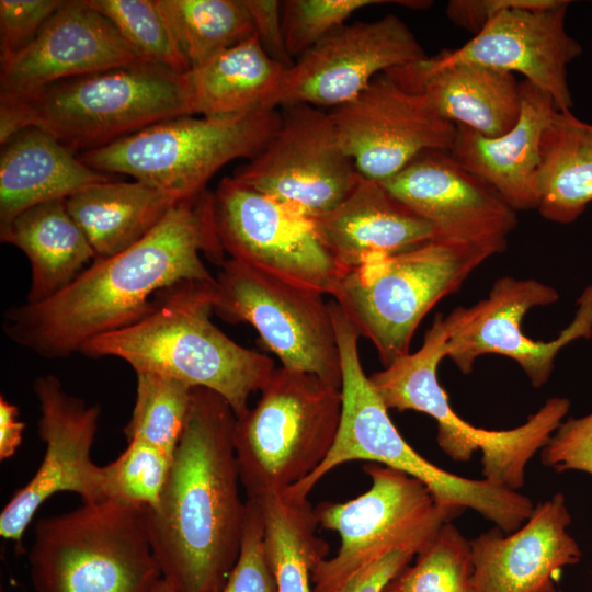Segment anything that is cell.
I'll return each mask as SVG.
<instances>
[{
    "label": "cell",
    "mask_w": 592,
    "mask_h": 592,
    "mask_svg": "<svg viewBox=\"0 0 592 592\" xmlns=\"http://www.w3.org/2000/svg\"><path fill=\"white\" fill-rule=\"evenodd\" d=\"M202 254L219 266L226 260L213 193L206 190L177 202L141 240L92 262L50 298L8 309L3 331L41 357L67 358L88 341L143 319L160 292L186 281H213Z\"/></svg>",
    "instance_id": "obj_1"
},
{
    "label": "cell",
    "mask_w": 592,
    "mask_h": 592,
    "mask_svg": "<svg viewBox=\"0 0 592 592\" xmlns=\"http://www.w3.org/2000/svg\"><path fill=\"white\" fill-rule=\"evenodd\" d=\"M236 415L195 387L187 420L148 530L162 579L174 592H219L239 557L247 504L234 446Z\"/></svg>",
    "instance_id": "obj_2"
},
{
    "label": "cell",
    "mask_w": 592,
    "mask_h": 592,
    "mask_svg": "<svg viewBox=\"0 0 592 592\" xmlns=\"http://www.w3.org/2000/svg\"><path fill=\"white\" fill-rule=\"evenodd\" d=\"M213 281H186L160 292L139 321L99 335L80 350L84 356L116 357L138 373H151L202 387L221 396L236 418L248 410L274 361L225 334L210 316Z\"/></svg>",
    "instance_id": "obj_3"
},
{
    "label": "cell",
    "mask_w": 592,
    "mask_h": 592,
    "mask_svg": "<svg viewBox=\"0 0 592 592\" xmlns=\"http://www.w3.org/2000/svg\"><path fill=\"white\" fill-rule=\"evenodd\" d=\"M339 346L342 412L335 441L325 460L303 481L284 490L308 498L332 469L351 460L380 464L422 481L440 503L471 509L504 533L516 531L531 515V499L519 491L497 487L486 479H469L444 470L415 452L398 432L358 354L360 334L335 301H330Z\"/></svg>",
    "instance_id": "obj_4"
},
{
    "label": "cell",
    "mask_w": 592,
    "mask_h": 592,
    "mask_svg": "<svg viewBox=\"0 0 592 592\" xmlns=\"http://www.w3.org/2000/svg\"><path fill=\"white\" fill-rule=\"evenodd\" d=\"M183 73L136 62L65 79L29 96H0V144L36 127L82 153L191 116Z\"/></svg>",
    "instance_id": "obj_5"
},
{
    "label": "cell",
    "mask_w": 592,
    "mask_h": 592,
    "mask_svg": "<svg viewBox=\"0 0 592 592\" xmlns=\"http://www.w3.org/2000/svg\"><path fill=\"white\" fill-rule=\"evenodd\" d=\"M29 563L37 592H150L162 578L148 508L118 499L39 519Z\"/></svg>",
    "instance_id": "obj_6"
},
{
    "label": "cell",
    "mask_w": 592,
    "mask_h": 592,
    "mask_svg": "<svg viewBox=\"0 0 592 592\" xmlns=\"http://www.w3.org/2000/svg\"><path fill=\"white\" fill-rule=\"evenodd\" d=\"M447 339L444 316L437 314L422 346L369 375V383L388 410H413L432 417L437 423V444L453 460L467 462L480 449L483 479L517 491L524 486L528 460L549 442L569 412L570 400H546L514 429L476 428L452 409L437 379L439 364L447 355Z\"/></svg>",
    "instance_id": "obj_7"
},
{
    "label": "cell",
    "mask_w": 592,
    "mask_h": 592,
    "mask_svg": "<svg viewBox=\"0 0 592 592\" xmlns=\"http://www.w3.org/2000/svg\"><path fill=\"white\" fill-rule=\"evenodd\" d=\"M255 406L236 418L234 446L247 499L284 491L325 460L337 437L341 387L275 368Z\"/></svg>",
    "instance_id": "obj_8"
},
{
    "label": "cell",
    "mask_w": 592,
    "mask_h": 592,
    "mask_svg": "<svg viewBox=\"0 0 592 592\" xmlns=\"http://www.w3.org/2000/svg\"><path fill=\"white\" fill-rule=\"evenodd\" d=\"M492 255L486 249L431 240L349 270L331 296L387 366L409 354L425 315Z\"/></svg>",
    "instance_id": "obj_9"
},
{
    "label": "cell",
    "mask_w": 592,
    "mask_h": 592,
    "mask_svg": "<svg viewBox=\"0 0 592 592\" xmlns=\"http://www.w3.org/2000/svg\"><path fill=\"white\" fill-rule=\"evenodd\" d=\"M280 122L278 109L223 117L179 116L79 158L98 171L130 175L181 201L205 191L212 177L230 161L255 157Z\"/></svg>",
    "instance_id": "obj_10"
},
{
    "label": "cell",
    "mask_w": 592,
    "mask_h": 592,
    "mask_svg": "<svg viewBox=\"0 0 592 592\" xmlns=\"http://www.w3.org/2000/svg\"><path fill=\"white\" fill-rule=\"evenodd\" d=\"M369 489L346 502L315 508L319 526L340 536L337 554L311 573L312 592H340L362 570L394 551L422 553L441 527L464 510L440 503L417 478L366 464Z\"/></svg>",
    "instance_id": "obj_11"
},
{
    "label": "cell",
    "mask_w": 592,
    "mask_h": 592,
    "mask_svg": "<svg viewBox=\"0 0 592 592\" xmlns=\"http://www.w3.org/2000/svg\"><path fill=\"white\" fill-rule=\"evenodd\" d=\"M323 293L227 259L213 285V310L228 322H248L282 366L341 387L337 334Z\"/></svg>",
    "instance_id": "obj_12"
},
{
    "label": "cell",
    "mask_w": 592,
    "mask_h": 592,
    "mask_svg": "<svg viewBox=\"0 0 592 592\" xmlns=\"http://www.w3.org/2000/svg\"><path fill=\"white\" fill-rule=\"evenodd\" d=\"M280 109L275 133L232 177L315 220L337 207L362 175L342 148L329 111L308 104Z\"/></svg>",
    "instance_id": "obj_13"
},
{
    "label": "cell",
    "mask_w": 592,
    "mask_h": 592,
    "mask_svg": "<svg viewBox=\"0 0 592 592\" xmlns=\"http://www.w3.org/2000/svg\"><path fill=\"white\" fill-rule=\"evenodd\" d=\"M558 299L556 288L535 278H498L486 298L470 307H457L444 317L446 357L463 374H469L478 357L503 355L520 365L534 387L544 386L558 353L573 341L592 338V284L580 294L573 319L557 338L536 341L522 332V320L531 309Z\"/></svg>",
    "instance_id": "obj_14"
},
{
    "label": "cell",
    "mask_w": 592,
    "mask_h": 592,
    "mask_svg": "<svg viewBox=\"0 0 592 592\" xmlns=\"http://www.w3.org/2000/svg\"><path fill=\"white\" fill-rule=\"evenodd\" d=\"M213 214L230 259L329 295L345 273L321 242L314 220L234 177L218 183Z\"/></svg>",
    "instance_id": "obj_15"
},
{
    "label": "cell",
    "mask_w": 592,
    "mask_h": 592,
    "mask_svg": "<svg viewBox=\"0 0 592 592\" xmlns=\"http://www.w3.org/2000/svg\"><path fill=\"white\" fill-rule=\"evenodd\" d=\"M425 57L412 31L394 14L344 24L286 68L270 107L332 110L356 98L378 75Z\"/></svg>",
    "instance_id": "obj_16"
},
{
    "label": "cell",
    "mask_w": 592,
    "mask_h": 592,
    "mask_svg": "<svg viewBox=\"0 0 592 592\" xmlns=\"http://www.w3.org/2000/svg\"><path fill=\"white\" fill-rule=\"evenodd\" d=\"M33 390L39 410L37 432L45 443L44 457L34 476L13 493L0 513V536L16 545L39 506L52 496L72 492L82 503L107 499L102 466L91 458L99 406L68 394L54 375L37 377Z\"/></svg>",
    "instance_id": "obj_17"
},
{
    "label": "cell",
    "mask_w": 592,
    "mask_h": 592,
    "mask_svg": "<svg viewBox=\"0 0 592 592\" xmlns=\"http://www.w3.org/2000/svg\"><path fill=\"white\" fill-rule=\"evenodd\" d=\"M337 137L358 173L383 182L428 150H449L456 125L425 98L387 73L350 102L329 110Z\"/></svg>",
    "instance_id": "obj_18"
},
{
    "label": "cell",
    "mask_w": 592,
    "mask_h": 592,
    "mask_svg": "<svg viewBox=\"0 0 592 592\" xmlns=\"http://www.w3.org/2000/svg\"><path fill=\"white\" fill-rule=\"evenodd\" d=\"M382 183L432 225L437 241L497 254L517 225L516 212L448 150L424 151Z\"/></svg>",
    "instance_id": "obj_19"
},
{
    "label": "cell",
    "mask_w": 592,
    "mask_h": 592,
    "mask_svg": "<svg viewBox=\"0 0 592 592\" xmlns=\"http://www.w3.org/2000/svg\"><path fill=\"white\" fill-rule=\"evenodd\" d=\"M569 5L567 0H528L498 13L462 47L434 57L517 72L550 95L558 111H571L568 66L583 49L566 30Z\"/></svg>",
    "instance_id": "obj_20"
},
{
    "label": "cell",
    "mask_w": 592,
    "mask_h": 592,
    "mask_svg": "<svg viewBox=\"0 0 592 592\" xmlns=\"http://www.w3.org/2000/svg\"><path fill=\"white\" fill-rule=\"evenodd\" d=\"M140 62L88 0L62 1L35 37L1 64L0 96L24 98L73 77Z\"/></svg>",
    "instance_id": "obj_21"
},
{
    "label": "cell",
    "mask_w": 592,
    "mask_h": 592,
    "mask_svg": "<svg viewBox=\"0 0 592 592\" xmlns=\"http://www.w3.org/2000/svg\"><path fill=\"white\" fill-rule=\"evenodd\" d=\"M571 522L562 493L537 503L514 532L497 526L470 542L473 592H558L566 566L579 562L581 550L568 533Z\"/></svg>",
    "instance_id": "obj_22"
},
{
    "label": "cell",
    "mask_w": 592,
    "mask_h": 592,
    "mask_svg": "<svg viewBox=\"0 0 592 592\" xmlns=\"http://www.w3.org/2000/svg\"><path fill=\"white\" fill-rule=\"evenodd\" d=\"M521 112L505 134L487 137L456 125L452 157L490 185L515 212L537 209L540 143L556 111L555 102L532 83H520Z\"/></svg>",
    "instance_id": "obj_23"
},
{
    "label": "cell",
    "mask_w": 592,
    "mask_h": 592,
    "mask_svg": "<svg viewBox=\"0 0 592 592\" xmlns=\"http://www.w3.org/2000/svg\"><path fill=\"white\" fill-rule=\"evenodd\" d=\"M385 73L406 90L423 95L443 118L487 137L505 134L520 116V83L511 72L441 62L433 56Z\"/></svg>",
    "instance_id": "obj_24"
},
{
    "label": "cell",
    "mask_w": 592,
    "mask_h": 592,
    "mask_svg": "<svg viewBox=\"0 0 592 592\" xmlns=\"http://www.w3.org/2000/svg\"><path fill=\"white\" fill-rule=\"evenodd\" d=\"M318 237L344 272L369 259L396 254L431 240L432 225L382 182L361 177L331 212L314 220Z\"/></svg>",
    "instance_id": "obj_25"
},
{
    "label": "cell",
    "mask_w": 592,
    "mask_h": 592,
    "mask_svg": "<svg viewBox=\"0 0 592 592\" xmlns=\"http://www.w3.org/2000/svg\"><path fill=\"white\" fill-rule=\"evenodd\" d=\"M1 146L0 228L35 205L66 200L90 185L114 180L36 127L21 130Z\"/></svg>",
    "instance_id": "obj_26"
},
{
    "label": "cell",
    "mask_w": 592,
    "mask_h": 592,
    "mask_svg": "<svg viewBox=\"0 0 592 592\" xmlns=\"http://www.w3.org/2000/svg\"><path fill=\"white\" fill-rule=\"evenodd\" d=\"M0 239L19 248L31 266L29 304L41 303L68 286L96 260L66 200L35 205L0 228Z\"/></svg>",
    "instance_id": "obj_27"
},
{
    "label": "cell",
    "mask_w": 592,
    "mask_h": 592,
    "mask_svg": "<svg viewBox=\"0 0 592 592\" xmlns=\"http://www.w3.org/2000/svg\"><path fill=\"white\" fill-rule=\"evenodd\" d=\"M286 68L265 52L254 33L183 73L191 116L223 117L271 109Z\"/></svg>",
    "instance_id": "obj_28"
},
{
    "label": "cell",
    "mask_w": 592,
    "mask_h": 592,
    "mask_svg": "<svg viewBox=\"0 0 592 592\" xmlns=\"http://www.w3.org/2000/svg\"><path fill=\"white\" fill-rule=\"evenodd\" d=\"M177 202L145 182L111 180L72 194L66 206L101 260L141 240Z\"/></svg>",
    "instance_id": "obj_29"
},
{
    "label": "cell",
    "mask_w": 592,
    "mask_h": 592,
    "mask_svg": "<svg viewBox=\"0 0 592 592\" xmlns=\"http://www.w3.org/2000/svg\"><path fill=\"white\" fill-rule=\"evenodd\" d=\"M539 214L558 224L576 221L592 203V124L556 111L540 143Z\"/></svg>",
    "instance_id": "obj_30"
},
{
    "label": "cell",
    "mask_w": 592,
    "mask_h": 592,
    "mask_svg": "<svg viewBox=\"0 0 592 592\" xmlns=\"http://www.w3.org/2000/svg\"><path fill=\"white\" fill-rule=\"evenodd\" d=\"M254 500L278 592H312V570L328 555L327 543L317 536L315 508L308 498L286 491L265 493Z\"/></svg>",
    "instance_id": "obj_31"
},
{
    "label": "cell",
    "mask_w": 592,
    "mask_h": 592,
    "mask_svg": "<svg viewBox=\"0 0 592 592\" xmlns=\"http://www.w3.org/2000/svg\"><path fill=\"white\" fill-rule=\"evenodd\" d=\"M189 70L254 32L242 0H156Z\"/></svg>",
    "instance_id": "obj_32"
},
{
    "label": "cell",
    "mask_w": 592,
    "mask_h": 592,
    "mask_svg": "<svg viewBox=\"0 0 592 592\" xmlns=\"http://www.w3.org/2000/svg\"><path fill=\"white\" fill-rule=\"evenodd\" d=\"M127 442L141 441L173 456L190 412L193 387L151 373H138Z\"/></svg>",
    "instance_id": "obj_33"
},
{
    "label": "cell",
    "mask_w": 592,
    "mask_h": 592,
    "mask_svg": "<svg viewBox=\"0 0 592 592\" xmlns=\"http://www.w3.org/2000/svg\"><path fill=\"white\" fill-rule=\"evenodd\" d=\"M470 542L445 523L413 565L402 568L383 592H473Z\"/></svg>",
    "instance_id": "obj_34"
},
{
    "label": "cell",
    "mask_w": 592,
    "mask_h": 592,
    "mask_svg": "<svg viewBox=\"0 0 592 592\" xmlns=\"http://www.w3.org/2000/svg\"><path fill=\"white\" fill-rule=\"evenodd\" d=\"M88 2L114 25L140 62L162 66L180 73L189 70L156 0Z\"/></svg>",
    "instance_id": "obj_35"
},
{
    "label": "cell",
    "mask_w": 592,
    "mask_h": 592,
    "mask_svg": "<svg viewBox=\"0 0 592 592\" xmlns=\"http://www.w3.org/2000/svg\"><path fill=\"white\" fill-rule=\"evenodd\" d=\"M172 458L145 442H127L116 459L102 466L106 498L155 508L167 482Z\"/></svg>",
    "instance_id": "obj_36"
},
{
    "label": "cell",
    "mask_w": 592,
    "mask_h": 592,
    "mask_svg": "<svg viewBox=\"0 0 592 592\" xmlns=\"http://www.w3.org/2000/svg\"><path fill=\"white\" fill-rule=\"evenodd\" d=\"M384 0H286L282 1L285 46L294 60L311 49L333 31L343 26L356 11Z\"/></svg>",
    "instance_id": "obj_37"
},
{
    "label": "cell",
    "mask_w": 592,
    "mask_h": 592,
    "mask_svg": "<svg viewBox=\"0 0 592 592\" xmlns=\"http://www.w3.org/2000/svg\"><path fill=\"white\" fill-rule=\"evenodd\" d=\"M241 548L237 562L219 592H278L267 560L259 504L247 499Z\"/></svg>",
    "instance_id": "obj_38"
},
{
    "label": "cell",
    "mask_w": 592,
    "mask_h": 592,
    "mask_svg": "<svg viewBox=\"0 0 592 592\" xmlns=\"http://www.w3.org/2000/svg\"><path fill=\"white\" fill-rule=\"evenodd\" d=\"M61 3L60 0H1V64L23 49Z\"/></svg>",
    "instance_id": "obj_39"
},
{
    "label": "cell",
    "mask_w": 592,
    "mask_h": 592,
    "mask_svg": "<svg viewBox=\"0 0 592 592\" xmlns=\"http://www.w3.org/2000/svg\"><path fill=\"white\" fill-rule=\"evenodd\" d=\"M540 460L557 473L580 470L592 475V412L562 421L542 449Z\"/></svg>",
    "instance_id": "obj_40"
},
{
    "label": "cell",
    "mask_w": 592,
    "mask_h": 592,
    "mask_svg": "<svg viewBox=\"0 0 592 592\" xmlns=\"http://www.w3.org/2000/svg\"><path fill=\"white\" fill-rule=\"evenodd\" d=\"M253 23L255 35L265 52L289 67L294 60L286 50L282 26V1L242 0Z\"/></svg>",
    "instance_id": "obj_41"
},
{
    "label": "cell",
    "mask_w": 592,
    "mask_h": 592,
    "mask_svg": "<svg viewBox=\"0 0 592 592\" xmlns=\"http://www.w3.org/2000/svg\"><path fill=\"white\" fill-rule=\"evenodd\" d=\"M528 0H452L446 16L457 26L478 34L498 13L523 5Z\"/></svg>",
    "instance_id": "obj_42"
},
{
    "label": "cell",
    "mask_w": 592,
    "mask_h": 592,
    "mask_svg": "<svg viewBox=\"0 0 592 592\" xmlns=\"http://www.w3.org/2000/svg\"><path fill=\"white\" fill-rule=\"evenodd\" d=\"M413 557L408 551H394L362 570L340 592H383L387 583Z\"/></svg>",
    "instance_id": "obj_43"
},
{
    "label": "cell",
    "mask_w": 592,
    "mask_h": 592,
    "mask_svg": "<svg viewBox=\"0 0 592 592\" xmlns=\"http://www.w3.org/2000/svg\"><path fill=\"white\" fill-rule=\"evenodd\" d=\"M25 424L19 419V409L0 396V459L14 455L22 443Z\"/></svg>",
    "instance_id": "obj_44"
},
{
    "label": "cell",
    "mask_w": 592,
    "mask_h": 592,
    "mask_svg": "<svg viewBox=\"0 0 592 592\" xmlns=\"http://www.w3.org/2000/svg\"><path fill=\"white\" fill-rule=\"evenodd\" d=\"M150 592H174L173 588L164 580L160 579Z\"/></svg>",
    "instance_id": "obj_45"
},
{
    "label": "cell",
    "mask_w": 592,
    "mask_h": 592,
    "mask_svg": "<svg viewBox=\"0 0 592 592\" xmlns=\"http://www.w3.org/2000/svg\"><path fill=\"white\" fill-rule=\"evenodd\" d=\"M558 592H562V591H558Z\"/></svg>",
    "instance_id": "obj_46"
}]
</instances>
